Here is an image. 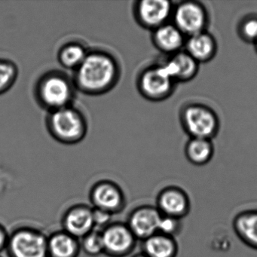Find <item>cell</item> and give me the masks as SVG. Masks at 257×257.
Segmentation results:
<instances>
[{
  "instance_id": "obj_14",
  "label": "cell",
  "mask_w": 257,
  "mask_h": 257,
  "mask_svg": "<svg viewBox=\"0 0 257 257\" xmlns=\"http://www.w3.org/2000/svg\"><path fill=\"white\" fill-rule=\"evenodd\" d=\"M153 44L161 52L173 55L182 51L186 37L174 25L167 23L153 31Z\"/></svg>"
},
{
  "instance_id": "obj_8",
  "label": "cell",
  "mask_w": 257,
  "mask_h": 257,
  "mask_svg": "<svg viewBox=\"0 0 257 257\" xmlns=\"http://www.w3.org/2000/svg\"><path fill=\"white\" fill-rule=\"evenodd\" d=\"M103 254L109 257H127L134 252L138 239L124 222H111L101 231Z\"/></svg>"
},
{
  "instance_id": "obj_20",
  "label": "cell",
  "mask_w": 257,
  "mask_h": 257,
  "mask_svg": "<svg viewBox=\"0 0 257 257\" xmlns=\"http://www.w3.org/2000/svg\"><path fill=\"white\" fill-rule=\"evenodd\" d=\"M213 153L214 148L210 140L190 138L185 147V154L188 160L197 166L209 163Z\"/></svg>"
},
{
  "instance_id": "obj_11",
  "label": "cell",
  "mask_w": 257,
  "mask_h": 257,
  "mask_svg": "<svg viewBox=\"0 0 257 257\" xmlns=\"http://www.w3.org/2000/svg\"><path fill=\"white\" fill-rule=\"evenodd\" d=\"M161 217L157 207L142 205L131 212L126 224L138 240H144L158 233Z\"/></svg>"
},
{
  "instance_id": "obj_12",
  "label": "cell",
  "mask_w": 257,
  "mask_h": 257,
  "mask_svg": "<svg viewBox=\"0 0 257 257\" xmlns=\"http://www.w3.org/2000/svg\"><path fill=\"white\" fill-rule=\"evenodd\" d=\"M156 207L162 215L182 219L190 212L191 201L181 188L167 186L158 195Z\"/></svg>"
},
{
  "instance_id": "obj_10",
  "label": "cell",
  "mask_w": 257,
  "mask_h": 257,
  "mask_svg": "<svg viewBox=\"0 0 257 257\" xmlns=\"http://www.w3.org/2000/svg\"><path fill=\"white\" fill-rule=\"evenodd\" d=\"M174 9L168 0H142L135 7V17L141 26L153 31L168 23Z\"/></svg>"
},
{
  "instance_id": "obj_6",
  "label": "cell",
  "mask_w": 257,
  "mask_h": 257,
  "mask_svg": "<svg viewBox=\"0 0 257 257\" xmlns=\"http://www.w3.org/2000/svg\"><path fill=\"white\" fill-rule=\"evenodd\" d=\"M176 82L164 64L145 69L140 75L138 89L143 97L151 101H162L172 95Z\"/></svg>"
},
{
  "instance_id": "obj_21",
  "label": "cell",
  "mask_w": 257,
  "mask_h": 257,
  "mask_svg": "<svg viewBox=\"0 0 257 257\" xmlns=\"http://www.w3.org/2000/svg\"><path fill=\"white\" fill-rule=\"evenodd\" d=\"M88 52L80 44L69 43L61 48L58 60L63 67L76 70L86 58Z\"/></svg>"
},
{
  "instance_id": "obj_1",
  "label": "cell",
  "mask_w": 257,
  "mask_h": 257,
  "mask_svg": "<svg viewBox=\"0 0 257 257\" xmlns=\"http://www.w3.org/2000/svg\"><path fill=\"white\" fill-rule=\"evenodd\" d=\"M116 61L109 54L90 52L75 73V83L82 92L101 94L109 91L118 81Z\"/></svg>"
},
{
  "instance_id": "obj_22",
  "label": "cell",
  "mask_w": 257,
  "mask_h": 257,
  "mask_svg": "<svg viewBox=\"0 0 257 257\" xmlns=\"http://www.w3.org/2000/svg\"><path fill=\"white\" fill-rule=\"evenodd\" d=\"M79 240L81 249L90 256H97L104 252L103 237L100 230L94 229Z\"/></svg>"
},
{
  "instance_id": "obj_28",
  "label": "cell",
  "mask_w": 257,
  "mask_h": 257,
  "mask_svg": "<svg viewBox=\"0 0 257 257\" xmlns=\"http://www.w3.org/2000/svg\"><path fill=\"white\" fill-rule=\"evenodd\" d=\"M132 257H147V255H144L143 252H140V253L136 254V255H133Z\"/></svg>"
},
{
  "instance_id": "obj_24",
  "label": "cell",
  "mask_w": 257,
  "mask_h": 257,
  "mask_svg": "<svg viewBox=\"0 0 257 257\" xmlns=\"http://www.w3.org/2000/svg\"><path fill=\"white\" fill-rule=\"evenodd\" d=\"M239 37L247 43L255 44L257 42V16L243 18L237 26Z\"/></svg>"
},
{
  "instance_id": "obj_25",
  "label": "cell",
  "mask_w": 257,
  "mask_h": 257,
  "mask_svg": "<svg viewBox=\"0 0 257 257\" xmlns=\"http://www.w3.org/2000/svg\"><path fill=\"white\" fill-rule=\"evenodd\" d=\"M182 228L181 219L162 214L159 224L158 232L165 235L175 237L180 233Z\"/></svg>"
},
{
  "instance_id": "obj_29",
  "label": "cell",
  "mask_w": 257,
  "mask_h": 257,
  "mask_svg": "<svg viewBox=\"0 0 257 257\" xmlns=\"http://www.w3.org/2000/svg\"><path fill=\"white\" fill-rule=\"evenodd\" d=\"M254 45H255V50H256V52H257V42Z\"/></svg>"
},
{
  "instance_id": "obj_2",
  "label": "cell",
  "mask_w": 257,
  "mask_h": 257,
  "mask_svg": "<svg viewBox=\"0 0 257 257\" xmlns=\"http://www.w3.org/2000/svg\"><path fill=\"white\" fill-rule=\"evenodd\" d=\"M49 132L63 144L79 143L87 133V122L82 113L71 106L52 111L47 118Z\"/></svg>"
},
{
  "instance_id": "obj_27",
  "label": "cell",
  "mask_w": 257,
  "mask_h": 257,
  "mask_svg": "<svg viewBox=\"0 0 257 257\" xmlns=\"http://www.w3.org/2000/svg\"><path fill=\"white\" fill-rule=\"evenodd\" d=\"M9 237H10V234L7 232L5 227L0 224V252L7 249Z\"/></svg>"
},
{
  "instance_id": "obj_19",
  "label": "cell",
  "mask_w": 257,
  "mask_h": 257,
  "mask_svg": "<svg viewBox=\"0 0 257 257\" xmlns=\"http://www.w3.org/2000/svg\"><path fill=\"white\" fill-rule=\"evenodd\" d=\"M142 242V252L147 257H177L178 254L175 237L158 232Z\"/></svg>"
},
{
  "instance_id": "obj_13",
  "label": "cell",
  "mask_w": 257,
  "mask_h": 257,
  "mask_svg": "<svg viewBox=\"0 0 257 257\" xmlns=\"http://www.w3.org/2000/svg\"><path fill=\"white\" fill-rule=\"evenodd\" d=\"M61 225L62 230L80 240L95 229L93 207L85 204L71 206L63 215Z\"/></svg>"
},
{
  "instance_id": "obj_7",
  "label": "cell",
  "mask_w": 257,
  "mask_h": 257,
  "mask_svg": "<svg viewBox=\"0 0 257 257\" xmlns=\"http://www.w3.org/2000/svg\"><path fill=\"white\" fill-rule=\"evenodd\" d=\"M174 25L189 37L204 32L208 25V13L205 7L196 1L181 2L174 9L172 14Z\"/></svg>"
},
{
  "instance_id": "obj_26",
  "label": "cell",
  "mask_w": 257,
  "mask_h": 257,
  "mask_svg": "<svg viewBox=\"0 0 257 257\" xmlns=\"http://www.w3.org/2000/svg\"><path fill=\"white\" fill-rule=\"evenodd\" d=\"M112 216L113 215L108 213V212L93 207V218H94L95 229L102 231L103 228H106L112 222Z\"/></svg>"
},
{
  "instance_id": "obj_15",
  "label": "cell",
  "mask_w": 257,
  "mask_h": 257,
  "mask_svg": "<svg viewBox=\"0 0 257 257\" xmlns=\"http://www.w3.org/2000/svg\"><path fill=\"white\" fill-rule=\"evenodd\" d=\"M164 66L176 83L192 80L199 70V64L186 51H180L171 55Z\"/></svg>"
},
{
  "instance_id": "obj_30",
  "label": "cell",
  "mask_w": 257,
  "mask_h": 257,
  "mask_svg": "<svg viewBox=\"0 0 257 257\" xmlns=\"http://www.w3.org/2000/svg\"><path fill=\"white\" fill-rule=\"evenodd\" d=\"M0 257H1V256H0Z\"/></svg>"
},
{
  "instance_id": "obj_4",
  "label": "cell",
  "mask_w": 257,
  "mask_h": 257,
  "mask_svg": "<svg viewBox=\"0 0 257 257\" xmlns=\"http://www.w3.org/2000/svg\"><path fill=\"white\" fill-rule=\"evenodd\" d=\"M40 103L52 111L70 106L74 91L71 82L62 73L52 72L45 75L37 87Z\"/></svg>"
},
{
  "instance_id": "obj_5",
  "label": "cell",
  "mask_w": 257,
  "mask_h": 257,
  "mask_svg": "<svg viewBox=\"0 0 257 257\" xmlns=\"http://www.w3.org/2000/svg\"><path fill=\"white\" fill-rule=\"evenodd\" d=\"M9 257H49L48 236L31 226L15 229L7 246Z\"/></svg>"
},
{
  "instance_id": "obj_17",
  "label": "cell",
  "mask_w": 257,
  "mask_h": 257,
  "mask_svg": "<svg viewBox=\"0 0 257 257\" xmlns=\"http://www.w3.org/2000/svg\"><path fill=\"white\" fill-rule=\"evenodd\" d=\"M80 240L64 230L55 231L48 237L49 257H78Z\"/></svg>"
},
{
  "instance_id": "obj_23",
  "label": "cell",
  "mask_w": 257,
  "mask_h": 257,
  "mask_svg": "<svg viewBox=\"0 0 257 257\" xmlns=\"http://www.w3.org/2000/svg\"><path fill=\"white\" fill-rule=\"evenodd\" d=\"M18 69L16 64L7 60H0V94L10 89L16 82Z\"/></svg>"
},
{
  "instance_id": "obj_3",
  "label": "cell",
  "mask_w": 257,
  "mask_h": 257,
  "mask_svg": "<svg viewBox=\"0 0 257 257\" xmlns=\"http://www.w3.org/2000/svg\"><path fill=\"white\" fill-rule=\"evenodd\" d=\"M180 121L191 138L210 140L217 135L219 120L214 110L201 103L186 105L180 112Z\"/></svg>"
},
{
  "instance_id": "obj_16",
  "label": "cell",
  "mask_w": 257,
  "mask_h": 257,
  "mask_svg": "<svg viewBox=\"0 0 257 257\" xmlns=\"http://www.w3.org/2000/svg\"><path fill=\"white\" fill-rule=\"evenodd\" d=\"M184 48L185 51L200 64L213 59L217 52V43L211 34L204 31L187 37Z\"/></svg>"
},
{
  "instance_id": "obj_9",
  "label": "cell",
  "mask_w": 257,
  "mask_h": 257,
  "mask_svg": "<svg viewBox=\"0 0 257 257\" xmlns=\"http://www.w3.org/2000/svg\"><path fill=\"white\" fill-rule=\"evenodd\" d=\"M89 198L92 207L112 215L121 213L127 205L122 189L111 180H99L94 183L90 190Z\"/></svg>"
},
{
  "instance_id": "obj_18",
  "label": "cell",
  "mask_w": 257,
  "mask_h": 257,
  "mask_svg": "<svg viewBox=\"0 0 257 257\" xmlns=\"http://www.w3.org/2000/svg\"><path fill=\"white\" fill-rule=\"evenodd\" d=\"M233 229L244 244L257 250V210H243L234 216Z\"/></svg>"
}]
</instances>
